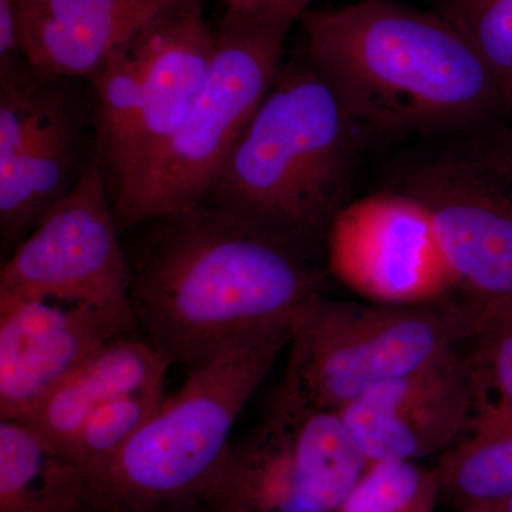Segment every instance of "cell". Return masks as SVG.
<instances>
[{
    "instance_id": "obj_1",
    "label": "cell",
    "mask_w": 512,
    "mask_h": 512,
    "mask_svg": "<svg viewBox=\"0 0 512 512\" xmlns=\"http://www.w3.org/2000/svg\"><path fill=\"white\" fill-rule=\"evenodd\" d=\"M148 224L128 262L131 309L147 342L187 373L298 322L325 295L315 258L235 212L200 202Z\"/></svg>"
},
{
    "instance_id": "obj_2",
    "label": "cell",
    "mask_w": 512,
    "mask_h": 512,
    "mask_svg": "<svg viewBox=\"0 0 512 512\" xmlns=\"http://www.w3.org/2000/svg\"><path fill=\"white\" fill-rule=\"evenodd\" d=\"M301 25L306 52L372 144L511 117L476 47L436 9L359 0L308 10Z\"/></svg>"
},
{
    "instance_id": "obj_3",
    "label": "cell",
    "mask_w": 512,
    "mask_h": 512,
    "mask_svg": "<svg viewBox=\"0 0 512 512\" xmlns=\"http://www.w3.org/2000/svg\"><path fill=\"white\" fill-rule=\"evenodd\" d=\"M370 146L305 52L284 62L202 202L316 259L350 204L357 165Z\"/></svg>"
},
{
    "instance_id": "obj_4",
    "label": "cell",
    "mask_w": 512,
    "mask_h": 512,
    "mask_svg": "<svg viewBox=\"0 0 512 512\" xmlns=\"http://www.w3.org/2000/svg\"><path fill=\"white\" fill-rule=\"evenodd\" d=\"M296 325L284 326L188 373L164 403L90 484L94 500L111 510L150 512L195 493H214L231 448L232 429Z\"/></svg>"
},
{
    "instance_id": "obj_5",
    "label": "cell",
    "mask_w": 512,
    "mask_h": 512,
    "mask_svg": "<svg viewBox=\"0 0 512 512\" xmlns=\"http://www.w3.org/2000/svg\"><path fill=\"white\" fill-rule=\"evenodd\" d=\"M289 32L225 12L210 74L183 126L113 198L120 231L204 200L281 72Z\"/></svg>"
},
{
    "instance_id": "obj_6",
    "label": "cell",
    "mask_w": 512,
    "mask_h": 512,
    "mask_svg": "<svg viewBox=\"0 0 512 512\" xmlns=\"http://www.w3.org/2000/svg\"><path fill=\"white\" fill-rule=\"evenodd\" d=\"M471 319L470 305L456 296L394 305L325 293L298 320L284 382L303 402L338 412L373 387L464 348Z\"/></svg>"
},
{
    "instance_id": "obj_7",
    "label": "cell",
    "mask_w": 512,
    "mask_h": 512,
    "mask_svg": "<svg viewBox=\"0 0 512 512\" xmlns=\"http://www.w3.org/2000/svg\"><path fill=\"white\" fill-rule=\"evenodd\" d=\"M439 138L393 190L423 205L464 299H512V117Z\"/></svg>"
},
{
    "instance_id": "obj_8",
    "label": "cell",
    "mask_w": 512,
    "mask_h": 512,
    "mask_svg": "<svg viewBox=\"0 0 512 512\" xmlns=\"http://www.w3.org/2000/svg\"><path fill=\"white\" fill-rule=\"evenodd\" d=\"M119 232L106 177L93 161L3 264L0 298L131 309Z\"/></svg>"
},
{
    "instance_id": "obj_9",
    "label": "cell",
    "mask_w": 512,
    "mask_h": 512,
    "mask_svg": "<svg viewBox=\"0 0 512 512\" xmlns=\"http://www.w3.org/2000/svg\"><path fill=\"white\" fill-rule=\"evenodd\" d=\"M326 258L330 274L372 302L406 305L458 293L429 215L397 190L350 202L333 222Z\"/></svg>"
},
{
    "instance_id": "obj_10",
    "label": "cell",
    "mask_w": 512,
    "mask_h": 512,
    "mask_svg": "<svg viewBox=\"0 0 512 512\" xmlns=\"http://www.w3.org/2000/svg\"><path fill=\"white\" fill-rule=\"evenodd\" d=\"M137 329L131 309L0 298V417L28 416L94 353Z\"/></svg>"
},
{
    "instance_id": "obj_11",
    "label": "cell",
    "mask_w": 512,
    "mask_h": 512,
    "mask_svg": "<svg viewBox=\"0 0 512 512\" xmlns=\"http://www.w3.org/2000/svg\"><path fill=\"white\" fill-rule=\"evenodd\" d=\"M476 409L466 343L419 372L373 387L338 413L375 464L443 454L464 433Z\"/></svg>"
},
{
    "instance_id": "obj_12",
    "label": "cell",
    "mask_w": 512,
    "mask_h": 512,
    "mask_svg": "<svg viewBox=\"0 0 512 512\" xmlns=\"http://www.w3.org/2000/svg\"><path fill=\"white\" fill-rule=\"evenodd\" d=\"M146 76L140 109L119 158L109 171L114 197L174 137L207 82L217 47L201 5L158 20L140 35Z\"/></svg>"
},
{
    "instance_id": "obj_13",
    "label": "cell",
    "mask_w": 512,
    "mask_h": 512,
    "mask_svg": "<svg viewBox=\"0 0 512 512\" xmlns=\"http://www.w3.org/2000/svg\"><path fill=\"white\" fill-rule=\"evenodd\" d=\"M204 0H19V42L40 72L93 76L158 20Z\"/></svg>"
},
{
    "instance_id": "obj_14",
    "label": "cell",
    "mask_w": 512,
    "mask_h": 512,
    "mask_svg": "<svg viewBox=\"0 0 512 512\" xmlns=\"http://www.w3.org/2000/svg\"><path fill=\"white\" fill-rule=\"evenodd\" d=\"M60 80L49 110L12 167L0 173L3 249H16L39 222L79 183L86 168L89 111Z\"/></svg>"
},
{
    "instance_id": "obj_15",
    "label": "cell",
    "mask_w": 512,
    "mask_h": 512,
    "mask_svg": "<svg viewBox=\"0 0 512 512\" xmlns=\"http://www.w3.org/2000/svg\"><path fill=\"white\" fill-rule=\"evenodd\" d=\"M168 367L150 342L123 336L89 357L18 421L57 451L101 407L134 394L164 390Z\"/></svg>"
},
{
    "instance_id": "obj_16",
    "label": "cell",
    "mask_w": 512,
    "mask_h": 512,
    "mask_svg": "<svg viewBox=\"0 0 512 512\" xmlns=\"http://www.w3.org/2000/svg\"><path fill=\"white\" fill-rule=\"evenodd\" d=\"M293 413V512H338L370 467L342 416L303 402L281 383Z\"/></svg>"
},
{
    "instance_id": "obj_17",
    "label": "cell",
    "mask_w": 512,
    "mask_h": 512,
    "mask_svg": "<svg viewBox=\"0 0 512 512\" xmlns=\"http://www.w3.org/2000/svg\"><path fill=\"white\" fill-rule=\"evenodd\" d=\"M440 498L457 512H478L512 497V412L478 402L456 443L433 468Z\"/></svg>"
},
{
    "instance_id": "obj_18",
    "label": "cell",
    "mask_w": 512,
    "mask_h": 512,
    "mask_svg": "<svg viewBox=\"0 0 512 512\" xmlns=\"http://www.w3.org/2000/svg\"><path fill=\"white\" fill-rule=\"evenodd\" d=\"M2 512H82L94 503L82 471L18 420H0Z\"/></svg>"
},
{
    "instance_id": "obj_19",
    "label": "cell",
    "mask_w": 512,
    "mask_h": 512,
    "mask_svg": "<svg viewBox=\"0 0 512 512\" xmlns=\"http://www.w3.org/2000/svg\"><path fill=\"white\" fill-rule=\"evenodd\" d=\"M164 390L134 394L101 407L56 453L82 471L89 484L109 470L128 441L164 403Z\"/></svg>"
},
{
    "instance_id": "obj_20",
    "label": "cell",
    "mask_w": 512,
    "mask_h": 512,
    "mask_svg": "<svg viewBox=\"0 0 512 512\" xmlns=\"http://www.w3.org/2000/svg\"><path fill=\"white\" fill-rule=\"evenodd\" d=\"M471 330L467 340L477 402H491L512 412V299L467 302Z\"/></svg>"
},
{
    "instance_id": "obj_21",
    "label": "cell",
    "mask_w": 512,
    "mask_h": 512,
    "mask_svg": "<svg viewBox=\"0 0 512 512\" xmlns=\"http://www.w3.org/2000/svg\"><path fill=\"white\" fill-rule=\"evenodd\" d=\"M436 10L476 47L512 117V0H441Z\"/></svg>"
},
{
    "instance_id": "obj_22",
    "label": "cell",
    "mask_w": 512,
    "mask_h": 512,
    "mask_svg": "<svg viewBox=\"0 0 512 512\" xmlns=\"http://www.w3.org/2000/svg\"><path fill=\"white\" fill-rule=\"evenodd\" d=\"M439 501L434 470L389 461L370 464L338 512H434Z\"/></svg>"
},
{
    "instance_id": "obj_23",
    "label": "cell",
    "mask_w": 512,
    "mask_h": 512,
    "mask_svg": "<svg viewBox=\"0 0 512 512\" xmlns=\"http://www.w3.org/2000/svg\"><path fill=\"white\" fill-rule=\"evenodd\" d=\"M313 0H224L227 13L264 25L292 29L301 22Z\"/></svg>"
},
{
    "instance_id": "obj_24",
    "label": "cell",
    "mask_w": 512,
    "mask_h": 512,
    "mask_svg": "<svg viewBox=\"0 0 512 512\" xmlns=\"http://www.w3.org/2000/svg\"><path fill=\"white\" fill-rule=\"evenodd\" d=\"M215 500L220 501L222 512H259L254 510V508L248 507V505L228 500V498L215 497Z\"/></svg>"
},
{
    "instance_id": "obj_25",
    "label": "cell",
    "mask_w": 512,
    "mask_h": 512,
    "mask_svg": "<svg viewBox=\"0 0 512 512\" xmlns=\"http://www.w3.org/2000/svg\"><path fill=\"white\" fill-rule=\"evenodd\" d=\"M478 512H512V497L507 498L503 503L494 505V507Z\"/></svg>"
},
{
    "instance_id": "obj_26",
    "label": "cell",
    "mask_w": 512,
    "mask_h": 512,
    "mask_svg": "<svg viewBox=\"0 0 512 512\" xmlns=\"http://www.w3.org/2000/svg\"><path fill=\"white\" fill-rule=\"evenodd\" d=\"M431 2H434L437 5V3L441 2V0H431Z\"/></svg>"
}]
</instances>
